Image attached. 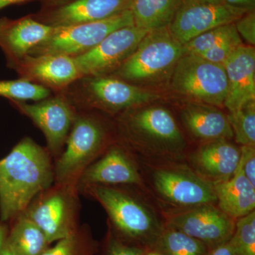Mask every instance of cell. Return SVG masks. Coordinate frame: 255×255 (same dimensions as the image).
Masks as SVG:
<instances>
[{
    "label": "cell",
    "mask_w": 255,
    "mask_h": 255,
    "mask_svg": "<svg viewBox=\"0 0 255 255\" xmlns=\"http://www.w3.org/2000/svg\"><path fill=\"white\" fill-rule=\"evenodd\" d=\"M143 255H163L153 248H147L144 251Z\"/></svg>",
    "instance_id": "obj_40"
},
{
    "label": "cell",
    "mask_w": 255,
    "mask_h": 255,
    "mask_svg": "<svg viewBox=\"0 0 255 255\" xmlns=\"http://www.w3.org/2000/svg\"><path fill=\"white\" fill-rule=\"evenodd\" d=\"M236 141L241 146L255 147V101L227 115Z\"/></svg>",
    "instance_id": "obj_28"
},
{
    "label": "cell",
    "mask_w": 255,
    "mask_h": 255,
    "mask_svg": "<svg viewBox=\"0 0 255 255\" xmlns=\"http://www.w3.org/2000/svg\"><path fill=\"white\" fill-rule=\"evenodd\" d=\"M53 26L40 23L28 16L17 20L0 21V47L12 66L46 40Z\"/></svg>",
    "instance_id": "obj_20"
},
{
    "label": "cell",
    "mask_w": 255,
    "mask_h": 255,
    "mask_svg": "<svg viewBox=\"0 0 255 255\" xmlns=\"http://www.w3.org/2000/svg\"><path fill=\"white\" fill-rule=\"evenodd\" d=\"M83 84L84 104L108 113L126 112L157 100L158 95L113 77H87Z\"/></svg>",
    "instance_id": "obj_13"
},
{
    "label": "cell",
    "mask_w": 255,
    "mask_h": 255,
    "mask_svg": "<svg viewBox=\"0 0 255 255\" xmlns=\"http://www.w3.org/2000/svg\"><path fill=\"white\" fill-rule=\"evenodd\" d=\"M31 0H0V9L9 6V5L17 4V3L25 2Z\"/></svg>",
    "instance_id": "obj_38"
},
{
    "label": "cell",
    "mask_w": 255,
    "mask_h": 255,
    "mask_svg": "<svg viewBox=\"0 0 255 255\" xmlns=\"http://www.w3.org/2000/svg\"><path fill=\"white\" fill-rule=\"evenodd\" d=\"M241 150L226 139L205 142L188 157L189 167L209 182L230 179L237 169Z\"/></svg>",
    "instance_id": "obj_17"
},
{
    "label": "cell",
    "mask_w": 255,
    "mask_h": 255,
    "mask_svg": "<svg viewBox=\"0 0 255 255\" xmlns=\"http://www.w3.org/2000/svg\"><path fill=\"white\" fill-rule=\"evenodd\" d=\"M15 68L23 78L54 88L67 86L82 78L73 57L67 55H28Z\"/></svg>",
    "instance_id": "obj_19"
},
{
    "label": "cell",
    "mask_w": 255,
    "mask_h": 255,
    "mask_svg": "<svg viewBox=\"0 0 255 255\" xmlns=\"http://www.w3.org/2000/svg\"><path fill=\"white\" fill-rule=\"evenodd\" d=\"M235 26L238 34L250 46L255 45V11H248L236 21Z\"/></svg>",
    "instance_id": "obj_33"
},
{
    "label": "cell",
    "mask_w": 255,
    "mask_h": 255,
    "mask_svg": "<svg viewBox=\"0 0 255 255\" xmlns=\"http://www.w3.org/2000/svg\"><path fill=\"white\" fill-rule=\"evenodd\" d=\"M152 248L163 255H206L210 251L204 243L165 225Z\"/></svg>",
    "instance_id": "obj_25"
},
{
    "label": "cell",
    "mask_w": 255,
    "mask_h": 255,
    "mask_svg": "<svg viewBox=\"0 0 255 255\" xmlns=\"http://www.w3.org/2000/svg\"><path fill=\"white\" fill-rule=\"evenodd\" d=\"M71 0H46L47 4L50 7H55V6H59V5L65 4Z\"/></svg>",
    "instance_id": "obj_39"
},
{
    "label": "cell",
    "mask_w": 255,
    "mask_h": 255,
    "mask_svg": "<svg viewBox=\"0 0 255 255\" xmlns=\"http://www.w3.org/2000/svg\"><path fill=\"white\" fill-rule=\"evenodd\" d=\"M144 251L141 247L121 238L108 224L103 243L100 245V255H143Z\"/></svg>",
    "instance_id": "obj_31"
},
{
    "label": "cell",
    "mask_w": 255,
    "mask_h": 255,
    "mask_svg": "<svg viewBox=\"0 0 255 255\" xmlns=\"http://www.w3.org/2000/svg\"><path fill=\"white\" fill-rule=\"evenodd\" d=\"M148 31L134 25L119 28L91 50L73 58L82 77L102 76L117 70Z\"/></svg>",
    "instance_id": "obj_11"
},
{
    "label": "cell",
    "mask_w": 255,
    "mask_h": 255,
    "mask_svg": "<svg viewBox=\"0 0 255 255\" xmlns=\"http://www.w3.org/2000/svg\"><path fill=\"white\" fill-rule=\"evenodd\" d=\"M50 94L46 87L26 79L0 81V97L9 99L11 102H38L48 98Z\"/></svg>",
    "instance_id": "obj_29"
},
{
    "label": "cell",
    "mask_w": 255,
    "mask_h": 255,
    "mask_svg": "<svg viewBox=\"0 0 255 255\" xmlns=\"http://www.w3.org/2000/svg\"><path fill=\"white\" fill-rule=\"evenodd\" d=\"M12 102L20 112L31 119L43 132L46 137L47 149L55 161L65 148L78 113L68 101L62 97L46 98L34 104Z\"/></svg>",
    "instance_id": "obj_12"
},
{
    "label": "cell",
    "mask_w": 255,
    "mask_h": 255,
    "mask_svg": "<svg viewBox=\"0 0 255 255\" xmlns=\"http://www.w3.org/2000/svg\"><path fill=\"white\" fill-rule=\"evenodd\" d=\"M241 38H235L224 42L219 46L208 50L200 56L212 63L223 65L229 57L238 49V47L243 45Z\"/></svg>",
    "instance_id": "obj_32"
},
{
    "label": "cell",
    "mask_w": 255,
    "mask_h": 255,
    "mask_svg": "<svg viewBox=\"0 0 255 255\" xmlns=\"http://www.w3.org/2000/svg\"><path fill=\"white\" fill-rule=\"evenodd\" d=\"M206 255H232L228 243L210 250Z\"/></svg>",
    "instance_id": "obj_37"
},
{
    "label": "cell",
    "mask_w": 255,
    "mask_h": 255,
    "mask_svg": "<svg viewBox=\"0 0 255 255\" xmlns=\"http://www.w3.org/2000/svg\"><path fill=\"white\" fill-rule=\"evenodd\" d=\"M181 119L189 133L199 140L208 142L233 137L227 115L217 107L196 102L188 104L181 112Z\"/></svg>",
    "instance_id": "obj_21"
},
{
    "label": "cell",
    "mask_w": 255,
    "mask_h": 255,
    "mask_svg": "<svg viewBox=\"0 0 255 255\" xmlns=\"http://www.w3.org/2000/svg\"><path fill=\"white\" fill-rule=\"evenodd\" d=\"M54 182V159L49 151L31 137H23L0 159L1 223L16 219L38 193Z\"/></svg>",
    "instance_id": "obj_1"
},
{
    "label": "cell",
    "mask_w": 255,
    "mask_h": 255,
    "mask_svg": "<svg viewBox=\"0 0 255 255\" xmlns=\"http://www.w3.org/2000/svg\"><path fill=\"white\" fill-rule=\"evenodd\" d=\"M228 244L232 255H255V211L236 220Z\"/></svg>",
    "instance_id": "obj_30"
},
{
    "label": "cell",
    "mask_w": 255,
    "mask_h": 255,
    "mask_svg": "<svg viewBox=\"0 0 255 255\" xmlns=\"http://www.w3.org/2000/svg\"><path fill=\"white\" fill-rule=\"evenodd\" d=\"M100 251V243L94 239L90 227L83 225L42 255H98Z\"/></svg>",
    "instance_id": "obj_26"
},
{
    "label": "cell",
    "mask_w": 255,
    "mask_h": 255,
    "mask_svg": "<svg viewBox=\"0 0 255 255\" xmlns=\"http://www.w3.org/2000/svg\"><path fill=\"white\" fill-rule=\"evenodd\" d=\"M80 194L100 203L114 232L129 243L153 248L164 228L155 210L124 186L88 185Z\"/></svg>",
    "instance_id": "obj_2"
},
{
    "label": "cell",
    "mask_w": 255,
    "mask_h": 255,
    "mask_svg": "<svg viewBox=\"0 0 255 255\" xmlns=\"http://www.w3.org/2000/svg\"><path fill=\"white\" fill-rule=\"evenodd\" d=\"M149 180L161 201L178 209L216 204L214 184L200 177L187 164L165 161L150 167Z\"/></svg>",
    "instance_id": "obj_7"
},
{
    "label": "cell",
    "mask_w": 255,
    "mask_h": 255,
    "mask_svg": "<svg viewBox=\"0 0 255 255\" xmlns=\"http://www.w3.org/2000/svg\"><path fill=\"white\" fill-rule=\"evenodd\" d=\"M216 204L235 220L251 214L255 209V187L243 173L238 163L234 174L226 181L214 183Z\"/></svg>",
    "instance_id": "obj_22"
},
{
    "label": "cell",
    "mask_w": 255,
    "mask_h": 255,
    "mask_svg": "<svg viewBox=\"0 0 255 255\" xmlns=\"http://www.w3.org/2000/svg\"><path fill=\"white\" fill-rule=\"evenodd\" d=\"M201 2L209 3V4H223L224 0H197Z\"/></svg>",
    "instance_id": "obj_41"
},
{
    "label": "cell",
    "mask_w": 255,
    "mask_h": 255,
    "mask_svg": "<svg viewBox=\"0 0 255 255\" xmlns=\"http://www.w3.org/2000/svg\"><path fill=\"white\" fill-rule=\"evenodd\" d=\"M133 25L131 11L127 10L102 21L53 27L49 36L28 55H63L75 58L91 50L116 30Z\"/></svg>",
    "instance_id": "obj_9"
},
{
    "label": "cell",
    "mask_w": 255,
    "mask_h": 255,
    "mask_svg": "<svg viewBox=\"0 0 255 255\" xmlns=\"http://www.w3.org/2000/svg\"><path fill=\"white\" fill-rule=\"evenodd\" d=\"M172 89L196 103L224 107L228 80L224 67L198 55H183L172 73Z\"/></svg>",
    "instance_id": "obj_8"
},
{
    "label": "cell",
    "mask_w": 255,
    "mask_h": 255,
    "mask_svg": "<svg viewBox=\"0 0 255 255\" xmlns=\"http://www.w3.org/2000/svg\"><path fill=\"white\" fill-rule=\"evenodd\" d=\"M184 0H132L134 26L151 31L169 26Z\"/></svg>",
    "instance_id": "obj_23"
},
{
    "label": "cell",
    "mask_w": 255,
    "mask_h": 255,
    "mask_svg": "<svg viewBox=\"0 0 255 255\" xmlns=\"http://www.w3.org/2000/svg\"><path fill=\"white\" fill-rule=\"evenodd\" d=\"M183 55V45L174 38L168 26L151 30L115 75L127 82H156L172 73Z\"/></svg>",
    "instance_id": "obj_5"
},
{
    "label": "cell",
    "mask_w": 255,
    "mask_h": 255,
    "mask_svg": "<svg viewBox=\"0 0 255 255\" xmlns=\"http://www.w3.org/2000/svg\"><path fill=\"white\" fill-rule=\"evenodd\" d=\"M228 80L224 107L229 112L255 101V49L241 45L223 64Z\"/></svg>",
    "instance_id": "obj_16"
},
{
    "label": "cell",
    "mask_w": 255,
    "mask_h": 255,
    "mask_svg": "<svg viewBox=\"0 0 255 255\" xmlns=\"http://www.w3.org/2000/svg\"><path fill=\"white\" fill-rule=\"evenodd\" d=\"M105 124L90 114H78L65 148L54 161L55 182L78 184L82 172L111 145Z\"/></svg>",
    "instance_id": "obj_4"
},
{
    "label": "cell",
    "mask_w": 255,
    "mask_h": 255,
    "mask_svg": "<svg viewBox=\"0 0 255 255\" xmlns=\"http://www.w3.org/2000/svg\"><path fill=\"white\" fill-rule=\"evenodd\" d=\"M246 12L225 3L209 4L184 0L168 27L174 38L184 45L209 30L236 22Z\"/></svg>",
    "instance_id": "obj_14"
},
{
    "label": "cell",
    "mask_w": 255,
    "mask_h": 255,
    "mask_svg": "<svg viewBox=\"0 0 255 255\" xmlns=\"http://www.w3.org/2000/svg\"><path fill=\"white\" fill-rule=\"evenodd\" d=\"M143 186L136 161L125 145L112 143L85 169L78 181V190L88 185Z\"/></svg>",
    "instance_id": "obj_15"
},
{
    "label": "cell",
    "mask_w": 255,
    "mask_h": 255,
    "mask_svg": "<svg viewBox=\"0 0 255 255\" xmlns=\"http://www.w3.org/2000/svg\"><path fill=\"white\" fill-rule=\"evenodd\" d=\"M9 228L4 223H0V255H14L8 240Z\"/></svg>",
    "instance_id": "obj_35"
},
{
    "label": "cell",
    "mask_w": 255,
    "mask_h": 255,
    "mask_svg": "<svg viewBox=\"0 0 255 255\" xmlns=\"http://www.w3.org/2000/svg\"><path fill=\"white\" fill-rule=\"evenodd\" d=\"M80 195L76 184L54 183L38 193L22 214L43 231L51 244L80 227Z\"/></svg>",
    "instance_id": "obj_6"
},
{
    "label": "cell",
    "mask_w": 255,
    "mask_h": 255,
    "mask_svg": "<svg viewBox=\"0 0 255 255\" xmlns=\"http://www.w3.org/2000/svg\"><path fill=\"white\" fill-rule=\"evenodd\" d=\"M241 38L235 23H228L209 30L183 45L184 55H200L224 42Z\"/></svg>",
    "instance_id": "obj_27"
},
{
    "label": "cell",
    "mask_w": 255,
    "mask_h": 255,
    "mask_svg": "<svg viewBox=\"0 0 255 255\" xmlns=\"http://www.w3.org/2000/svg\"><path fill=\"white\" fill-rule=\"evenodd\" d=\"M131 4L132 0H71L52 7L44 23L60 27L95 22L130 10Z\"/></svg>",
    "instance_id": "obj_18"
},
{
    "label": "cell",
    "mask_w": 255,
    "mask_h": 255,
    "mask_svg": "<svg viewBox=\"0 0 255 255\" xmlns=\"http://www.w3.org/2000/svg\"><path fill=\"white\" fill-rule=\"evenodd\" d=\"M11 222L8 240L14 255H42L50 248L43 231L24 214Z\"/></svg>",
    "instance_id": "obj_24"
},
{
    "label": "cell",
    "mask_w": 255,
    "mask_h": 255,
    "mask_svg": "<svg viewBox=\"0 0 255 255\" xmlns=\"http://www.w3.org/2000/svg\"><path fill=\"white\" fill-rule=\"evenodd\" d=\"M164 225L204 243L210 250L228 243L234 233L236 220L216 204H203L171 211Z\"/></svg>",
    "instance_id": "obj_10"
},
{
    "label": "cell",
    "mask_w": 255,
    "mask_h": 255,
    "mask_svg": "<svg viewBox=\"0 0 255 255\" xmlns=\"http://www.w3.org/2000/svg\"><path fill=\"white\" fill-rule=\"evenodd\" d=\"M239 164L243 173L255 187V147L241 146Z\"/></svg>",
    "instance_id": "obj_34"
},
{
    "label": "cell",
    "mask_w": 255,
    "mask_h": 255,
    "mask_svg": "<svg viewBox=\"0 0 255 255\" xmlns=\"http://www.w3.org/2000/svg\"><path fill=\"white\" fill-rule=\"evenodd\" d=\"M124 141L137 152L164 161L185 157V138L173 116L162 107L130 109L119 120Z\"/></svg>",
    "instance_id": "obj_3"
},
{
    "label": "cell",
    "mask_w": 255,
    "mask_h": 255,
    "mask_svg": "<svg viewBox=\"0 0 255 255\" xmlns=\"http://www.w3.org/2000/svg\"><path fill=\"white\" fill-rule=\"evenodd\" d=\"M224 3L247 11H253L255 8V0H224Z\"/></svg>",
    "instance_id": "obj_36"
}]
</instances>
